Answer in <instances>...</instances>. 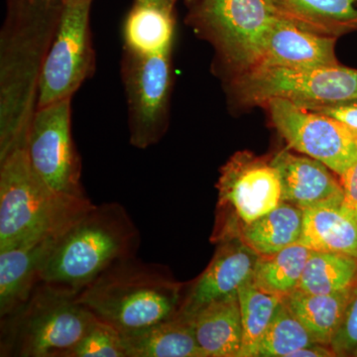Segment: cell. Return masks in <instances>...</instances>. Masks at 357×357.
I'll return each mask as SVG.
<instances>
[{
  "mask_svg": "<svg viewBox=\"0 0 357 357\" xmlns=\"http://www.w3.org/2000/svg\"><path fill=\"white\" fill-rule=\"evenodd\" d=\"M62 0H7L0 33V159L24 148Z\"/></svg>",
  "mask_w": 357,
  "mask_h": 357,
  "instance_id": "1",
  "label": "cell"
},
{
  "mask_svg": "<svg viewBox=\"0 0 357 357\" xmlns=\"http://www.w3.org/2000/svg\"><path fill=\"white\" fill-rule=\"evenodd\" d=\"M140 231L121 204H93L58 237L40 279L79 293L114 263L137 255Z\"/></svg>",
  "mask_w": 357,
  "mask_h": 357,
  "instance_id": "2",
  "label": "cell"
},
{
  "mask_svg": "<svg viewBox=\"0 0 357 357\" xmlns=\"http://www.w3.org/2000/svg\"><path fill=\"white\" fill-rule=\"evenodd\" d=\"M183 288L162 265L137 256L114 263L77 294L96 319L122 335L177 316Z\"/></svg>",
  "mask_w": 357,
  "mask_h": 357,
  "instance_id": "3",
  "label": "cell"
},
{
  "mask_svg": "<svg viewBox=\"0 0 357 357\" xmlns=\"http://www.w3.org/2000/svg\"><path fill=\"white\" fill-rule=\"evenodd\" d=\"M93 204L88 197L49 187L25 148L0 159V249L35 237L60 236Z\"/></svg>",
  "mask_w": 357,
  "mask_h": 357,
  "instance_id": "4",
  "label": "cell"
},
{
  "mask_svg": "<svg viewBox=\"0 0 357 357\" xmlns=\"http://www.w3.org/2000/svg\"><path fill=\"white\" fill-rule=\"evenodd\" d=\"M77 294L40 282L22 306L1 319L0 356L65 357L96 319Z\"/></svg>",
  "mask_w": 357,
  "mask_h": 357,
  "instance_id": "5",
  "label": "cell"
},
{
  "mask_svg": "<svg viewBox=\"0 0 357 357\" xmlns=\"http://www.w3.org/2000/svg\"><path fill=\"white\" fill-rule=\"evenodd\" d=\"M278 17L271 0H198L188 20L238 75L257 65L265 37Z\"/></svg>",
  "mask_w": 357,
  "mask_h": 357,
  "instance_id": "6",
  "label": "cell"
},
{
  "mask_svg": "<svg viewBox=\"0 0 357 357\" xmlns=\"http://www.w3.org/2000/svg\"><path fill=\"white\" fill-rule=\"evenodd\" d=\"M232 93L241 105H264L281 98L301 107L357 100V70L342 65L314 70L256 68L236 75Z\"/></svg>",
  "mask_w": 357,
  "mask_h": 357,
  "instance_id": "7",
  "label": "cell"
},
{
  "mask_svg": "<svg viewBox=\"0 0 357 357\" xmlns=\"http://www.w3.org/2000/svg\"><path fill=\"white\" fill-rule=\"evenodd\" d=\"M218 222L213 239L227 238L282 203L280 178L271 162L237 152L220 168L217 185Z\"/></svg>",
  "mask_w": 357,
  "mask_h": 357,
  "instance_id": "8",
  "label": "cell"
},
{
  "mask_svg": "<svg viewBox=\"0 0 357 357\" xmlns=\"http://www.w3.org/2000/svg\"><path fill=\"white\" fill-rule=\"evenodd\" d=\"M171 54L123 49L121 76L128 100L129 141L138 149L156 144L165 133L172 89Z\"/></svg>",
  "mask_w": 357,
  "mask_h": 357,
  "instance_id": "9",
  "label": "cell"
},
{
  "mask_svg": "<svg viewBox=\"0 0 357 357\" xmlns=\"http://www.w3.org/2000/svg\"><path fill=\"white\" fill-rule=\"evenodd\" d=\"M93 0L63 2L40 79L37 109L72 98L96 68L89 13Z\"/></svg>",
  "mask_w": 357,
  "mask_h": 357,
  "instance_id": "10",
  "label": "cell"
},
{
  "mask_svg": "<svg viewBox=\"0 0 357 357\" xmlns=\"http://www.w3.org/2000/svg\"><path fill=\"white\" fill-rule=\"evenodd\" d=\"M264 105L291 149L318 160L338 177L357 161V136L340 121L286 98H272Z\"/></svg>",
  "mask_w": 357,
  "mask_h": 357,
  "instance_id": "11",
  "label": "cell"
},
{
  "mask_svg": "<svg viewBox=\"0 0 357 357\" xmlns=\"http://www.w3.org/2000/svg\"><path fill=\"white\" fill-rule=\"evenodd\" d=\"M72 98L37 109L25 150L30 163L49 187L86 197L82 185V160L72 136Z\"/></svg>",
  "mask_w": 357,
  "mask_h": 357,
  "instance_id": "12",
  "label": "cell"
},
{
  "mask_svg": "<svg viewBox=\"0 0 357 357\" xmlns=\"http://www.w3.org/2000/svg\"><path fill=\"white\" fill-rule=\"evenodd\" d=\"M259 255L238 236L218 241L213 259L188 290L183 291L178 316L190 319L211 303L232 294L255 275Z\"/></svg>",
  "mask_w": 357,
  "mask_h": 357,
  "instance_id": "13",
  "label": "cell"
},
{
  "mask_svg": "<svg viewBox=\"0 0 357 357\" xmlns=\"http://www.w3.org/2000/svg\"><path fill=\"white\" fill-rule=\"evenodd\" d=\"M337 38L305 31L278 17L270 28L256 68L314 70L340 65L335 56Z\"/></svg>",
  "mask_w": 357,
  "mask_h": 357,
  "instance_id": "14",
  "label": "cell"
},
{
  "mask_svg": "<svg viewBox=\"0 0 357 357\" xmlns=\"http://www.w3.org/2000/svg\"><path fill=\"white\" fill-rule=\"evenodd\" d=\"M280 178L282 202L303 211L344 202L340 180L328 166L312 157L282 150L270 159Z\"/></svg>",
  "mask_w": 357,
  "mask_h": 357,
  "instance_id": "15",
  "label": "cell"
},
{
  "mask_svg": "<svg viewBox=\"0 0 357 357\" xmlns=\"http://www.w3.org/2000/svg\"><path fill=\"white\" fill-rule=\"evenodd\" d=\"M60 236L35 237L0 249V318L29 299L41 282L45 259Z\"/></svg>",
  "mask_w": 357,
  "mask_h": 357,
  "instance_id": "16",
  "label": "cell"
},
{
  "mask_svg": "<svg viewBox=\"0 0 357 357\" xmlns=\"http://www.w3.org/2000/svg\"><path fill=\"white\" fill-rule=\"evenodd\" d=\"M191 321L195 337L208 357H239L243 323L238 294L211 303L197 312Z\"/></svg>",
  "mask_w": 357,
  "mask_h": 357,
  "instance_id": "17",
  "label": "cell"
},
{
  "mask_svg": "<svg viewBox=\"0 0 357 357\" xmlns=\"http://www.w3.org/2000/svg\"><path fill=\"white\" fill-rule=\"evenodd\" d=\"M299 243L314 251L335 252L357 259V213L342 203L304 210Z\"/></svg>",
  "mask_w": 357,
  "mask_h": 357,
  "instance_id": "18",
  "label": "cell"
},
{
  "mask_svg": "<svg viewBox=\"0 0 357 357\" xmlns=\"http://www.w3.org/2000/svg\"><path fill=\"white\" fill-rule=\"evenodd\" d=\"M282 20L305 31L337 37L357 31V0H271Z\"/></svg>",
  "mask_w": 357,
  "mask_h": 357,
  "instance_id": "19",
  "label": "cell"
},
{
  "mask_svg": "<svg viewBox=\"0 0 357 357\" xmlns=\"http://www.w3.org/2000/svg\"><path fill=\"white\" fill-rule=\"evenodd\" d=\"M122 337L128 357H208L197 342L191 321L178 314Z\"/></svg>",
  "mask_w": 357,
  "mask_h": 357,
  "instance_id": "20",
  "label": "cell"
},
{
  "mask_svg": "<svg viewBox=\"0 0 357 357\" xmlns=\"http://www.w3.org/2000/svg\"><path fill=\"white\" fill-rule=\"evenodd\" d=\"M303 220L302 208L282 202L273 211L255 222L241 225L229 237L238 236L259 256L271 255L299 243Z\"/></svg>",
  "mask_w": 357,
  "mask_h": 357,
  "instance_id": "21",
  "label": "cell"
},
{
  "mask_svg": "<svg viewBox=\"0 0 357 357\" xmlns=\"http://www.w3.org/2000/svg\"><path fill=\"white\" fill-rule=\"evenodd\" d=\"M354 289L330 295L307 293L297 289L282 301L307 328L314 342L331 345Z\"/></svg>",
  "mask_w": 357,
  "mask_h": 357,
  "instance_id": "22",
  "label": "cell"
},
{
  "mask_svg": "<svg viewBox=\"0 0 357 357\" xmlns=\"http://www.w3.org/2000/svg\"><path fill=\"white\" fill-rule=\"evenodd\" d=\"M174 30V11L151 4L133 3L124 21V48L141 54L171 52Z\"/></svg>",
  "mask_w": 357,
  "mask_h": 357,
  "instance_id": "23",
  "label": "cell"
},
{
  "mask_svg": "<svg viewBox=\"0 0 357 357\" xmlns=\"http://www.w3.org/2000/svg\"><path fill=\"white\" fill-rule=\"evenodd\" d=\"M356 287V258L312 250L298 289L307 293L330 295L349 292Z\"/></svg>",
  "mask_w": 357,
  "mask_h": 357,
  "instance_id": "24",
  "label": "cell"
},
{
  "mask_svg": "<svg viewBox=\"0 0 357 357\" xmlns=\"http://www.w3.org/2000/svg\"><path fill=\"white\" fill-rule=\"evenodd\" d=\"M311 253V249L296 243L274 255L259 256L253 279L263 290L285 297L299 288Z\"/></svg>",
  "mask_w": 357,
  "mask_h": 357,
  "instance_id": "25",
  "label": "cell"
},
{
  "mask_svg": "<svg viewBox=\"0 0 357 357\" xmlns=\"http://www.w3.org/2000/svg\"><path fill=\"white\" fill-rule=\"evenodd\" d=\"M243 323V347L239 357H258L260 342L283 298L267 292L250 278L238 289Z\"/></svg>",
  "mask_w": 357,
  "mask_h": 357,
  "instance_id": "26",
  "label": "cell"
},
{
  "mask_svg": "<svg viewBox=\"0 0 357 357\" xmlns=\"http://www.w3.org/2000/svg\"><path fill=\"white\" fill-rule=\"evenodd\" d=\"M314 342L307 328L281 301L263 335L258 357H290Z\"/></svg>",
  "mask_w": 357,
  "mask_h": 357,
  "instance_id": "27",
  "label": "cell"
},
{
  "mask_svg": "<svg viewBox=\"0 0 357 357\" xmlns=\"http://www.w3.org/2000/svg\"><path fill=\"white\" fill-rule=\"evenodd\" d=\"M65 357H128V352L121 333L96 319Z\"/></svg>",
  "mask_w": 357,
  "mask_h": 357,
  "instance_id": "28",
  "label": "cell"
},
{
  "mask_svg": "<svg viewBox=\"0 0 357 357\" xmlns=\"http://www.w3.org/2000/svg\"><path fill=\"white\" fill-rule=\"evenodd\" d=\"M331 347L337 356H356L357 354V287L349 301L342 321Z\"/></svg>",
  "mask_w": 357,
  "mask_h": 357,
  "instance_id": "29",
  "label": "cell"
},
{
  "mask_svg": "<svg viewBox=\"0 0 357 357\" xmlns=\"http://www.w3.org/2000/svg\"><path fill=\"white\" fill-rule=\"evenodd\" d=\"M306 109L332 117L344 124L345 128H349L357 136V100L332 105H312Z\"/></svg>",
  "mask_w": 357,
  "mask_h": 357,
  "instance_id": "30",
  "label": "cell"
},
{
  "mask_svg": "<svg viewBox=\"0 0 357 357\" xmlns=\"http://www.w3.org/2000/svg\"><path fill=\"white\" fill-rule=\"evenodd\" d=\"M344 190L342 206L347 210L357 213V161L340 177Z\"/></svg>",
  "mask_w": 357,
  "mask_h": 357,
  "instance_id": "31",
  "label": "cell"
},
{
  "mask_svg": "<svg viewBox=\"0 0 357 357\" xmlns=\"http://www.w3.org/2000/svg\"><path fill=\"white\" fill-rule=\"evenodd\" d=\"M337 356L333 352L330 345L318 344L314 342L307 345V347H302L297 351L291 354L290 357H331Z\"/></svg>",
  "mask_w": 357,
  "mask_h": 357,
  "instance_id": "32",
  "label": "cell"
},
{
  "mask_svg": "<svg viewBox=\"0 0 357 357\" xmlns=\"http://www.w3.org/2000/svg\"><path fill=\"white\" fill-rule=\"evenodd\" d=\"M176 2L177 0H134V3L151 4L170 11H174Z\"/></svg>",
  "mask_w": 357,
  "mask_h": 357,
  "instance_id": "33",
  "label": "cell"
},
{
  "mask_svg": "<svg viewBox=\"0 0 357 357\" xmlns=\"http://www.w3.org/2000/svg\"><path fill=\"white\" fill-rule=\"evenodd\" d=\"M187 3H189L190 6H192V4H194L195 2L198 1V0H185Z\"/></svg>",
  "mask_w": 357,
  "mask_h": 357,
  "instance_id": "34",
  "label": "cell"
},
{
  "mask_svg": "<svg viewBox=\"0 0 357 357\" xmlns=\"http://www.w3.org/2000/svg\"><path fill=\"white\" fill-rule=\"evenodd\" d=\"M81 1V0H62V2Z\"/></svg>",
  "mask_w": 357,
  "mask_h": 357,
  "instance_id": "35",
  "label": "cell"
},
{
  "mask_svg": "<svg viewBox=\"0 0 357 357\" xmlns=\"http://www.w3.org/2000/svg\"><path fill=\"white\" fill-rule=\"evenodd\" d=\"M35 1H51V0H35Z\"/></svg>",
  "mask_w": 357,
  "mask_h": 357,
  "instance_id": "36",
  "label": "cell"
},
{
  "mask_svg": "<svg viewBox=\"0 0 357 357\" xmlns=\"http://www.w3.org/2000/svg\"><path fill=\"white\" fill-rule=\"evenodd\" d=\"M356 356H357V354H356Z\"/></svg>",
  "mask_w": 357,
  "mask_h": 357,
  "instance_id": "37",
  "label": "cell"
}]
</instances>
